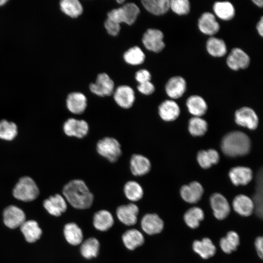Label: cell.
<instances>
[{"label": "cell", "instance_id": "cell-1", "mask_svg": "<svg viewBox=\"0 0 263 263\" xmlns=\"http://www.w3.org/2000/svg\"><path fill=\"white\" fill-rule=\"evenodd\" d=\"M62 194L71 206L78 209L89 208L94 200L93 193L86 182L81 179L69 181L63 188Z\"/></svg>", "mask_w": 263, "mask_h": 263}, {"label": "cell", "instance_id": "cell-2", "mask_svg": "<svg viewBox=\"0 0 263 263\" xmlns=\"http://www.w3.org/2000/svg\"><path fill=\"white\" fill-rule=\"evenodd\" d=\"M221 148L227 156L235 157L247 154L251 149V141L244 132L235 131L226 134L222 138Z\"/></svg>", "mask_w": 263, "mask_h": 263}, {"label": "cell", "instance_id": "cell-3", "mask_svg": "<svg viewBox=\"0 0 263 263\" xmlns=\"http://www.w3.org/2000/svg\"><path fill=\"white\" fill-rule=\"evenodd\" d=\"M97 154L111 163L117 162L122 154V146L119 141L113 136H104L96 143Z\"/></svg>", "mask_w": 263, "mask_h": 263}, {"label": "cell", "instance_id": "cell-4", "mask_svg": "<svg viewBox=\"0 0 263 263\" xmlns=\"http://www.w3.org/2000/svg\"><path fill=\"white\" fill-rule=\"evenodd\" d=\"M39 190L35 181L30 177L20 178L13 190L14 197L23 202H30L38 196Z\"/></svg>", "mask_w": 263, "mask_h": 263}, {"label": "cell", "instance_id": "cell-5", "mask_svg": "<svg viewBox=\"0 0 263 263\" xmlns=\"http://www.w3.org/2000/svg\"><path fill=\"white\" fill-rule=\"evenodd\" d=\"M63 131L69 137L81 139L88 135L90 126L88 121L84 119L69 118L64 122Z\"/></svg>", "mask_w": 263, "mask_h": 263}, {"label": "cell", "instance_id": "cell-6", "mask_svg": "<svg viewBox=\"0 0 263 263\" xmlns=\"http://www.w3.org/2000/svg\"><path fill=\"white\" fill-rule=\"evenodd\" d=\"M163 32L157 29H148L144 34L142 42L145 47L149 51L159 53L165 47Z\"/></svg>", "mask_w": 263, "mask_h": 263}, {"label": "cell", "instance_id": "cell-7", "mask_svg": "<svg viewBox=\"0 0 263 263\" xmlns=\"http://www.w3.org/2000/svg\"><path fill=\"white\" fill-rule=\"evenodd\" d=\"M235 121L238 125L253 130L259 124V118L256 112L251 108L243 107L235 113Z\"/></svg>", "mask_w": 263, "mask_h": 263}, {"label": "cell", "instance_id": "cell-8", "mask_svg": "<svg viewBox=\"0 0 263 263\" xmlns=\"http://www.w3.org/2000/svg\"><path fill=\"white\" fill-rule=\"evenodd\" d=\"M226 63L229 69L237 71L247 68L250 63V58L243 50L235 47L229 53L226 59Z\"/></svg>", "mask_w": 263, "mask_h": 263}, {"label": "cell", "instance_id": "cell-9", "mask_svg": "<svg viewBox=\"0 0 263 263\" xmlns=\"http://www.w3.org/2000/svg\"><path fill=\"white\" fill-rule=\"evenodd\" d=\"M129 168L133 176L142 177L150 172L151 163L146 156L140 153H133L129 160Z\"/></svg>", "mask_w": 263, "mask_h": 263}, {"label": "cell", "instance_id": "cell-10", "mask_svg": "<svg viewBox=\"0 0 263 263\" xmlns=\"http://www.w3.org/2000/svg\"><path fill=\"white\" fill-rule=\"evenodd\" d=\"M209 202L213 214L217 219L222 220L228 216L230 206L227 199L222 194L213 193L210 197Z\"/></svg>", "mask_w": 263, "mask_h": 263}, {"label": "cell", "instance_id": "cell-11", "mask_svg": "<svg viewBox=\"0 0 263 263\" xmlns=\"http://www.w3.org/2000/svg\"><path fill=\"white\" fill-rule=\"evenodd\" d=\"M89 88L98 96H110L113 92L114 83L107 74L101 73L97 75L95 83L90 85Z\"/></svg>", "mask_w": 263, "mask_h": 263}, {"label": "cell", "instance_id": "cell-12", "mask_svg": "<svg viewBox=\"0 0 263 263\" xmlns=\"http://www.w3.org/2000/svg\"><path fill=\"white\" fill-rule=\"evenodd\" d=\"M23 211L15 206H9L3 212V222L8 227L14 229L20 226L25 221Z\"/></svg>", "mask_w": 263, "mask_h": 263}, {"label": "cell", "instance_id": "cell-13", "mask_svg": "<svg viewBox=\"0 0 263 263\" xmlns=\"http://www.w3.org/2000/svg\"><path fill=\"white\" fill-rule=\"evenodd\" d=\"M198 28L203 34L212 37L220 29V25L215 15L210 12L203 13L198 20Z\"/></svg>", "mask_w": 263, "mask_h": 263}, {"label": "cell", "instance_id": "cell-14", "mask_svg": "<svg viewBox=\"0 0 263 263\" xmlns=\"http://www.w3.org/2000/svg\"><path fill=\"white\" fill-rule=\"evenodd\" d=\"M138 213L139 208L133 203L121 205L118 207L116 210L118 220L125 225L128 226L136 224Z\"/></svg>", "mask_w": 263, "mask_h": 263}, {"label": "cell", "instance_id": "cell-15", "mask_svg": "<svg viewBox=\"0 0 263 263\" xmlns=\"http://www.w3.org/2000/svg\"><path fill=\"white\" fill-rule=\"evenodd\" d=\"M187 82L185 79L180 75L170 77L165 85V92L172 99L181 97L187 90Z\"/></svg>", "mask_w": 263, "mask_h": 263}, {"label": "cell", "instance_id": "cell-16", "mask_svg": "<svg viewBox=\"0 0 263 263\" xmlns=\"http://www.w3.org/2000/svg\"><path fill=\"white\" fill-rule=\"evenodd\" d=\"M204 188L202 185L197 181H193L188 185L183 186L180 190L181 198L186 202L194 204L201 199Z\"/></svg>", "mask_w": 263, "mask_h": 263}, {"label": "cell", "instance_id": "cell-17", "mask_svg": "<svg viewBox=\"0 0 263 263\" xmlns=\"http://www.w3.org/2000/svg\"><path fill=\"white\" fill-rule=\"evenodd\" d=\"M115 103L121 108L128 109L133 105L135 94L133 89L127 85L118 87L113 94Z\"/></svg>", "mask_w": 263, "mask_h": 263}, {"label": "cell", "instance_id": "cell-18", "mask_svg": "<svg viewBox=\"0 0 263 263\" xmlns=\"http://www.w3.org/2000/svg\"><path fill=\"white\" fill-rule=\"evenodd\" d=\"M164 226L163 221L155 213L145 214L141 221V226L143 231L150 235L160 233Z\"/></svg>", "mask_w": 263, "mask_h": 263}, {"label": "cell", "instance_id": "cell-19", "mask_svg": "<svg viewBox=\"0 0 263 263\" xmlns=\"http://www.w3.org/2000/svg\"><path fill=\"white\" fill-rule=\"evenodd\" d=\"M43 207L49 214L57 217L66 211L67 204V201L62 195L56 194L45 200Z\"/></svg>", "mask_w": 263, "mask_h": 263}, {"label": "cell", "instance_id": "cell-20", "mask_svg": "<svg viewBox=\"0 0 263 263\" xmlns=\"http://www.w3.org/2000/svg\"><path fill=\"white\" fill-rule=\"evenodd\" d=\"M67 109L75 114H81L84 113L87 107L86 96L79 92H73L68 94L66 101Z\"/></svg>", "mask_w": 263, "mask_h": 263}, {"label": "cell", "instance_id": "cell-21", "mask_svg": "<svg viewBox=\"0 0 263 263\" xmlns=\"http://www.w3.org/2000/svg\"><path fill=\"white\" fill-rule=\"evenodd\" d=\"M180 114V107L177 103L172 99L164 100L158 107V114L165 121H173L179 117Z\"/></svg>", "mask_w": 263, "mask_h": 263}, {"label": "cell", "instance_id": "cell-22", "mask_svg": "<svg viewBox=\"0 0 263 263\" xmlns=\"http://www.w3.org/2000/svg\"><path fill=\"white\" fill-rule=\"evenodd\" d=\"M230 181L235 186L247 185L253 178L251 169L244 166H236L230 169L228 173Z\"/></svg>", "mask_w": 263, "mask_h": 263}, {"label": "cell", "instance_id": "cell-23", "mask_svg": "<svg viewBox=\"0 0 263 263\" xmlns=\"http://www.w3.org/2000/svg\"><path fill=\"white\" fill-rule=\"evenodd\" d=\"M232 207L235 212L243 217L251 215L255 210L253 200L244 194H239L235 197Z\"/></svg>", "mask_w": 263, "mask_h": 263}, {"label": "cell", "instance_id": "cell-24", "mask_svg": "<svg viewBox=\"0 0 263 263\" xmlns=\"http://www.w3.org/2000/svg\"><path fill=\"white\" fill-rule=\"evenodd\" d=\"M193 251L202 258L207 259L213 256L216 252V248L209 238H204L201 240H195L192 243Z\"/></svg>", "mask_w": 263, "mask_h": 263}, {"label": "cell", "instance_id": "cell-25", "mask_svg": "<svg viewBox=\"0 0 263 263\" xmlns=\"http://www.w3.org/2000/svg\"><path fill=\"white\" fill-rule=\"evenodd\" d=\"M186 106L189 113L195 117L204 115L207 110V104L205 100L199 95H192L186 100Z\"/></svg>", "mask_w": 263, "mask_h": 263}, {"label": "cell", "instance_id": "cell-26", "mask_svg": "<svg viewBox=\"0 0 263 263\" xmlns=\"http://www.w3.org/2000/svg\"><path fill=\"white\" fill-rule=\"evenodd\" d=\"M214 15L221 20L228 21L235 15L234 6L228 1H216L213 5Z\"/></svg>", "mask_w": 263, "mask_h": 263}, {"label": "cell", "instance_id": "cell-27", "mask_svg": "<svg viewBox=\"0 0 263 263\" xmlns=\"http://www.w3.org/2000/svg\"><path fill=\"white\" fill-rule=\"evenodd\" d=\"M93 225L95 229L105 231L112 227L114 219L112 214L108 210L102 209L97 211L93 217Z\"/></svg>", "mask_w": 263, "mask_h": 263}, {"label": "cell", "instance_id": "cell-28", "mask_svg": "<svg viewBox=\"0 0 263 263\" xmlns=\"http://www.w3.org/2000/svg\"><path fill=\"white\" fill-rule=\"evenodd\" d=\"M123 243L125 247L132 250L142 245L145 241L143 234L134 228L129 229L125 232L122 236Z\"/></svg>", "mask_w": 263, "mask_h": 263}, {"label": "cell", "instance_id": "cell-29", "mask_svg": "<svg viewBox=\"0 0 263 263\" xmlns=\"http://www.w3.org/2000/svg\"><path fill=\"white\" fill-rule=\"evenodd\" d=\"M20 227L25 239L28 243L36 242L41 236L42 230L34 220L25 221Z\"/></svg>", "mask_w": 263, "mask_h": 263}, {"label": "cell", "instance_id": "cell-30", "mask_svg": "<svg viewBox=\"0 0 263 263\" xmlns=\"http://www.w3.org/2000/svg\"><path fill=\"white\" fill-rule=\"evenodd\" d=\"M207 53L214 57H221L227 53V47L225 41L215 37H210L206 45Z\"/></svg>", "mask_w": 263, "mask_h": 263}, {"label": "cell", "instance_id": "cell-31", "mask_svg": "<svg viewBox=\"0 0 263 263\" xmlns=\"http://www.w3.org/2000/svg\"><path fill=\"white\" fill-rule=\"evenodd\" d=\"M123 192L126 198L132 203L140 200L144 195L142 186L135 180H129L125 183Z\"/></svg>", "mask_w": 263, "mask_h": 263}, {"label": "cell", "instance_id": "cell-32", "mask_svg": "<svg viewBox=\"0 0 263 263\" xmlns=\"http://www.w3.org/2000/svg\"><path fill=\"white\" fill-rule=\"evenodd\" d=\"M220 160L218 152L215 149L201 150L197 154V161L200 166L207 169L217 164Z\"/></svg>", "mask_w": 263, "mask_h": 263}, {"label": "cell", "instance_id": "cell-33", "mask_svg": "<svg viewBox=\"0 0 263 263\" xmlns=\"http://www.w3.org/2000/svg\"><path fill=\"white\" fill-rule=\"evenodd\" d=\"M63 233L67 242L72 245H77L83 242L82 231L75 223H69L65 225Z\"/></svg>", "mask_w": 263, "mask_h": 263}, {"label": "cell", "instance_id": "cell-34", "mask_svg": "<svg viewBox=\"0 0 263 263\" xmlns=\"http://www.w3.org/2000/svg\"><path fill=\"white\" fill-rule=\"evenodd\" d=\"M141 2L149 12L154 15H164L169 10V0H143Z\"/></svg>", "mask_w": 263, "mask_h": 263}, {"label": "cell", "instance_id": "cell-35", "mask_svg": "<svg viewBox=\"0 0 263 263\" xmlns=\"http://www.w3.org/2000/svg\"><path fill=\"white\" fill-rule=\"evenodd\" d=\"M240 241L238 233L234 231H229L225 237L220 239L219 245L224 252L230 254L237 249Z\"/></svg>", "mask_w": 263, "mask_h": 263}, {"label": "cell", "instance_id": "cell-36", "mask_svg": "<svg viewBox=\"0 0 263 263\" xmlns=\"http://www.w3.org/2000/svg\"><path fill=\"white\" fill-rule=\"evenodd\" d=\"M205 217L203 210L199 207H194L188 209L184 215L186 224L190 228H197Z\"/></svg>", "mask_w": 263, "mask_h": 263}, {"label": "cell", "instance_id": "cell-37", "mask_svg": "<svg viewBox=\"0 0 263 263\" xmlns=\"http://www.w3.org/2000/svg\"><path fill=\"white\" fill-rule=\"evenodd\" d=\"M99 248L98 240L95 238L90 237L81 243L80 253L84 258L90 259L98 255Z\"/></svg>", "mask_w": 263, "mask_h": 263}, {"label": "cell", "instance_id": "cell-38", "mask_svg": "<svg viewBox=\"0 0 263 263\" xmlns=\"http://www.w3.org/2000/svg\"><path fill=\"white\" fill-rule=\"evenodd\" d=\"M122 22L129 25L134 23L140 13L139 7L134 3L125 4L119 8Z\"/></svg>", "mask_w": 263, "mask_h": 263}, {"label": "cell", "instance_id": "cell-39", "mask_svg": "<svg viewBox=\"0 0 263 263\" xmlns=\"http://www.w3.org/2000/svg\"><path fill=\"white\" fill-rule=\"evenodd\" d=\"M61 11L66 15L75 18L81 15L83 7L77 0H62L60 1Z\"/></svg>", "mask_w": 263, "mask_h": 263}, {"label": "cell", "instance_id": "cell-40", "mask_svg": "<svg viewBox=\"0 0 263 263\" xmlns=\"http://www.w3.org/2000/svg\"><path fill=\"white\" fill-rule=\"evenodd\" d=\"M207 129V122L201 117L193 116L188 121V130L192 136H203L206 133Z\"/></svg>", "mask_w": 263, "mask_h": 263}, {"label": "cell", "instance_id": "cell-41", "mask_svg": "<svg viewBox=\"0 0 263 263\" xmlns=\"http://www.w3.org/2000/svg\"><path fill=\"white\" fill-rule=\"evenodd\" d=\"M18 127L13 122L3 119L0 121V139L11 141L18 134Z\"/></svg>", "mask_w": 263, "mask_h": 263}, {"label": "cell", "instance_id": "cell-42", "mask_svg": "<svg viewBox=\"0 0 263 263\" xmlns=\"http://www.w3.org/2000/svg\"><path fill=\"white\" fill-rule=\"evenodd\" d=\"M123 57L127 63L137 65L144 62L145 56L139 47L134 46L128 50L124 53Z\"/></svg>", "mask_w": 263, "mask_h": 263}, {"label": "cell", "instance_id": "cell-43", "mask_svg": "<svg viewBox=\"0 0 263 263\" xmlns=\"http://www.w3.org/2000/svg\"><path fill=\"white\" fill-rule=\"evenodd\" d=\"M190 3L188 0H169V9L178 15L188 14L190 11Z\"/></svg>", "mask_w": 263, "mask_h": 263}, {"label": "cell", "instance_id": "cell-44", "mask_svg": "<svg viewBox=\"0 0 263 263\" xmlns=\"http://www.w3.org/2000/svg\"><path fill=\"white\" fill-rule=\"evenodd\" d=\"M259 184L258 185V188L256 189L257 192H256L255 196V200L253 201L255 209L256 210L257 214L259 215L261 217H262V181L260 183V180H259Z\"/></svg>", "mask_w": 263, "mask_h": 263}, {"label": "cell", "instance_id": "cell-45", "mask_svg": "<svg viewBox=\"0 0 263 263\" xmlns=\"http://www.w3.org/2000/svg\"><path fill=\"white\" fill-rule=\"evenodd\" d=\"M120 24L113 21L108 18L104 22V26L109 34L111 36H116L119 33L120 30Z\"/></svg>", "mask_w": 263, "mask_h": 263}, {"label": "cell", "instance_id": "cell-46", "mask_svg": "<svg viewBox=\"0 0 263 263\" xmlns=\"http://www.w3.org/2000/svg\"><path fill=\"white\" fill-rule=\"evenodd\" d=\"M137 89L142 94L150 95L154 92L155 87L150 81H148L139 84L137 86Z\"/></svg>", "mask_w": 263, "mask_h": 263}, {"label": "cell", "instance_id": "cell-47", "mask_svg": "<svg viewBox=\"0 0 263 263\" xmlns=\"http://www.w3.org/2000/svg\"><path fill=\"white\" fill-rule=\"evenodd\" d=\"M135 78L139 84H140L148 81H150L151 75L150 72L147 70L142 69L138 71L136 73Z\"/></svg>", "mask_w": 263, "mask_h": 263}, {"label": "cell", "instance_id": "cell-48", "mask_svg": "<svg viewBox=\"0 0 263 263\" xmlns=\"http://www.w3.org/2000/svg\"><path fill=\"white\" fill-rule=\"evenodd\" d=\"M255 246L258 256L262 259L263 257V238L262 236L256 238L255 241Z\"/></svg>", "mask_w": 263, "mask_h": 263}, {"label": "cell", "instance_id": "cell-49", "mask_svg": "<svg viewBox=\"0 0 263 263\" xmlns=\"http://www.w3.org/2000/svg\"><path fill=\"white\" fill-rule=\"evenodd\" d=\"M256 30L258 34L261 37H263V17L262 16L257 23Z\"/></svg>", "mask_w": 263, "mask_h": 263}, {"label": "cell", "instance_id": "cell-50", "mask_svg": "<svg viewBox=\"0 0 263 263\" xmlns=\"http://www.w3.org/2000/svg\"><path fill=\"white\" fill-rule=\"evenodd\" d=\"M253 3L257 6L262 8L263 6V1L262 0H252Z\"/></svg>", "mask_w": 263, "mask_h": 263}, {"label": "cell", "instance_id": "cell-51", "mask_svg": "<svg viewBox=\"0 0 263 263\" xmlns=\"http://www.w3.org/2000/svg\"><path fill=\"white\" fill-rule=\"evenodd\" d=\"M7 1V0H0V6L5 4Z\"/></svg>", "mask_w": 263, "mask_h": 263}, {"label": "cell", "instance_id": "cell-52", "mask_svg": "<svg viewBox=\"0 0 263 263\" xmlns=\"http://www.w3.org/2000/svg\"><path fill=\"white\" fill-rule=\"evenodd\" d=\"M118 3H123L125 0H118L116 1Z\"/></svg>", "mask_w": 263, "mask_h": 263}]
</instances>
